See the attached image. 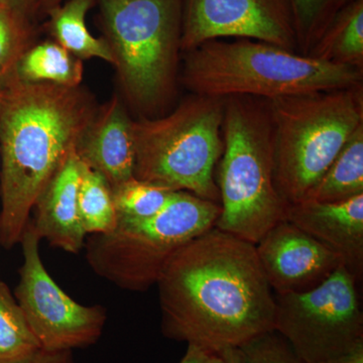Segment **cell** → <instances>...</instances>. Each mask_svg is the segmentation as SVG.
I'll return each instance as SVG.
<instances>
[{
	"label": "cell",
	"mask_w": 363,
	"mask_h": 363,
	"mask_svg": "<svg viewBox=\"0 0 363 363\" xmlns=\"http://www.w3.org/2000/svg\"><path fill=\"white\" fill-rule=\"evenodd\" d=\"M157 286L172 340L219 353L274 330V293L255 245L216 227L182 247Z\"/></svg>",
	"instance_id": "6da1fadb"
},
{
	"label": "cell",
	"mask_w": 363,
	"mask_h": 363,
	"mask_svg": "<svg viewBox=\"0 0 363 363\" xmlns=\"http://www.w3.org/2000/svg\"><path fill=\"white\" fill-rule=\"evenodd\" d=\"M80 87L0 80V245L20 243L43 189L96 114Z\"/></svg>",
	"instance_id": "7a4b0ae2"
},
{
	"label": "cell",
	"mask_w": 363,
	"mask_h": 363,
	"mask_svg": "<svg viewBox=\"0 0 363 363\" xmlns=\"http://www.w3.org/2000/svg\"><path fill=\"white\" fill-rule=\"evenodd\" d=\"M362 71L259 40H213L187 52L183 80L193 94L267 100L353 87L362 84Z\"/></svg>",
	"instance_id": "3957f363"
},
{
	"label": "cell",
	"mask_w": 363,
	"mask_h": 363,
	"mask_svg": "<svg viewBox=\"0 0 363 363\" xmlns=\"http://www.w3.org/2000/svg\"><path fill=\"white\" fill-rule=\"evenodd\" d=\"M222 133L216 182L221 211L214 227L257 245L286 220L289 206L274 184V133L266 100L225 98Z\"/></svg>",
	"instance_id": "277c9868"
},
{
	"label": "cell",
	"mask_w": 363,
	"mask_h": 363,
	"mask_svg": "<svg viewBox=\"0 0 363 363\" xmlns=\"http://www.w3.org/2000/svg\"><path fill=\"white\" fill-rule=\"evenodd\" d=\"M274 184L286 205L304 201L363 124V85L266 100Z\"/></svg>",
	"instance_id": "5b68a950"
},
{
	"label": "cell",
	"mask_w": 363,
	"mask_h": 363,
	"mask_svg": "<svg viewBox=\"0 0 363 363\" xmlns=\"http://www.w3.org/2000/svg\"><path fill=\"white\" fill-rule=\"evenodd\" d=\"M223 117L224 99L193 94L168 116L133 121V177L219 204Z\"/></svg>",
	"instance_id": "8992f818"
},
{
	"label": "cell",
	"mask_w": 363,
	"mask_h": 363,
	"mask_svg": "<svg viewBox=\"0 0 363 363\" xmlns=\"http://www.w3.org/2000/svg\"><path fill=\"white\" fill-rule=\"evenodd\" d=\"M221 208L177 191L159 213L145 219L118 218L109 233L86 240V260L100 278L130 292L157 285L172 257L191 240L213 228Z\"/></svg>",
	"instance_id": "52a82bcc"
},
{
	"label": "cell",
	"mask_w": 363,
	"mask_h": 363,
	"mask_svg": "<svg viewBox=\"0 0 363 363\" xmlns=\"http://www.w3.org/2000/svg\"><path fill=\"white\" fill-rule=\"evenodd\" d=\"M97 1L124 92L138 108H157L175 82L183 0Z\"/></svg>",
	"instance_id": "ba28073f"
},
{
	"label": "cell",
	"mask_w": 363,
	"mask_h": 363,
	"mask_svg": "<svg viewBox=\"0 0 363 363\" xmlns=\"http://www.w3.org/2000/svg\"><path fill=\"white\" fill-rule=\"evenodd\" d=\"M358 281L340 266L305 293L276 295L274 331L304 363H321L363 341Z\"/></svg>",
	"instance_id": "9c48e42d"
},
{
	"label": "cell",
	"mask_w": 363,
	"mask_h": 363,
	"mask_svg": "<svg viewBox=\"0 0 363 363\" xmlns=\"http://www.w3.org/2000/svg\"><path fill=\"white\" fill-rule=\"evenodd\" d=\"M40 240L30 219L20 241L23 260L13 295L33 333L47 350L72 351L96 343L106 310L80 304L60 288L40 257Z\"/></svg>",
	"instance_id": "30bf717a"
},
{
	"label": "cell",
	"mask_w": 363,
	"mask_h": 363,
	"mask_svg": "<svg viewBox=\"0 0 363 363\" xmlns=\"http://www.w3.org/2000/svg\"><path fill=\"white\" fill-rule=\"evenodd\" d=\"M227 38L298 51L288 0H183L181 51Z\"/></svg>",
	"instance_id": "8fae6325"
},
{
	"label": "cell",
	"mask_w": 363,
	"mask_h": 363,
	"mask_svg": "<svg viewBox=\"0 0 363 363\" xmlns=\"http://www.w3.org/2000/svg\"><path fill=\"white\" fill-rule=\"evenodd\" d=\"M255 245L276 295L308 292L343 266L336 253L286 220L272 227Z\"/></svg>",
	"instance_id": "7c38bea8"
},
{
	"label": "cell",
	"mask_w": 363,
	"mask_h": 363,
	"mask_svg": "<svg viewBox=\"0 0 363 363\" xmlns=\"http://www.w3.org/2000/svg\"><path fill=\"white\" fill-rule=\"evenodd\" d=\"M286 220L336 253L360 283L363 277V194L340 202L289 205Z\"/></svg>",
	"instance_id": "4fadbf2b"
},
{
	"label": "cell",
	"mask_w": 363,
	"mask_h": 363,
	"mask_svg": "<svg viewBox=\"0 0 363 363\" xmlns=\"http://www.w3.org/2000/svg\"><path fill=\"white\" fill-rule=\"evenodd\" d=\"M81 173L82 162L73 150L43 189L33 208L35 218L30 219L40 240L72 255L84 248L87 238L79 215Z\"/></svg>",
	"instance_id": "5bb4252c"
},
{
	"label": "cell",
	"mask_w": 363,
	"mask_h": 363,
	"mask_svg": "<svg viewBox=\"0 0 363 363\" xmlns=\"http://www.w3.org/2000/svg\"><path fill=\"white\" fill-rule=\"evenodd\" d=\"M76 152L112 188L133 178L135 162L133 121L117 97L96 112L79 140Z\"/></svg>",
	"instance_id": "9a60e30c"
},
{
	"label": "cell",
	"mask_w": 363,
	"mask_h": 363,
	"mask_svg": "<svg viewBox=\"0 0 363 363\" xmlns=\"http://www.w3.org/2000/svg\"><path fill=\"white\" fill-rule=\"evenodd\" d=\"M96 0H66L47 11L48 30L54 42L80 60L97 58L114 64L104 38H95L86 25V16Z\"/></svg>",
	"instance_id": "2e32d148"
},
{
	"label": "cell",
	"mask_w": 363,
	"mask_h": 363,
	"mask_svg": "<svg viewBox=\"0 0 363 363\" xmlns=\"http://www.w3.org/2000/svg\"><path fill=\"white\" fill-rule=\"evenodd\" d=\"M83 71L82 60L52 40L30 45L9 75L26 83L75 88L82 82Z\"/></svg>",
	"instance_id": "e0dca14e"
},
{
	"label": "cell",
	"mask_w": 363,
	"mask_h": 363,
	"mask_svg": "<svg viewBox=\"0 0 363 363\" xmlns=\"http://www.w3.org/2000/svg\"><path fill=\"white\" fill-rule=\"evenodd\" d=\"M307 56L363 70V0L341 9Z\"/></svg>",
	"instance_id": "ac0fdd59"
},
{
	"label": "cell",
	"mask_w": 363,
	"mask_h": 363,
	"mask_svg": "<svg viewBox=\"0 0 363 363\" xmlns=\"http://www.w3.org/2000/svg\"><path fill=\"white\" fill-rule=\"evenodd\" d=\"M363 194V124L350 136L338 156L305 200L340 202Z\"/></svg>",
	"instance_id": "d6986e66"
},
{
	"label": "cell",
	"mask_w": 363,
	"mask_h": 363,
	"mask_svg": "<svg viewBox=\"0 0 363 363\" xmlns=\"http://www.w3.org/2000/svg\"><path fill=\"white\" fill-rule=\"evenodd\" d=\"M78 207L81 224L87 235L109 233L116 226L118 216L111 184L83 162Z\"/></svg>",
	"instance_id": "ffe728a7"
},
{
	"label": "cell",
	"mask_w": 363,
	"mask_h": 363,
	"mask_svg": "<svg viewBox=\"0 0 363 363\" xmlns=\"http://www.w3.org/2000/svg\"><path fill=\"white\" fill-rule=\"evenodd\" d=\"M40 348L18 301L0 281V363L23 359Z\"/></svg>",
	"instance_id": "44dd1931"
},
{
	"label": "cell",
	"mask_w": 363,
	"mask_h": 363,
	"mask_svg": "<svg viewBox=\"0 0 363 363\" xmlns=\"http://www.w3.org/2000/svg\"><path fill=\"white\" fill-rule=\"evenodd\" d=\"M354 0H288L298 51L307 56L336 14Z\"/></svg>",
	"instance_id": "7402d4cb"
},
{
	"label": "cell",
	"mask_w": 363,
	"mask_h": 363,
	"mask_svg": "<svg viewBox=\"0 0 363 363\" xmlns=\"http://www.w3.org/2000/svg\"><path fill=\"white\" fill-rule=\"evenodd\" d=\"M177 191L135 177L112 188L118 218L145 219L161 212Z\"/></svg>",
	"instance_id": "603a6c76"
},
{
	"label": "cell",
	"mask_w": 363,
	"mask_h": 363,
	"mask_svg": "<svg viewBox=\"0 0 363 363\" xmlns=\"http://www.w3.org/2000/svg\"><path fill=\"white\" fill-rule=\"evenodd\" d=\"M30 20L13 9L0 6V80L13 71L30 45Z\"/></svg>",
	"instance_id": "cb8c5ba5"
},
{
	"label": "cell",
	"mask_w": 363,
	"mask_h": 363,
	"mask_svg": "<svg viewBox=\"0 0 363 363\" xmlns=\"http://www.w3.org/2000/svg\"><path fill=\"white\" fill-rule=\"evenodd\" d=\"M245 363H304L277 331H269L240 346Z\"/></svg>",
	"instance_id": "d4e9b609"
},
{
	"label": "cell",
	"mask_w": 363,
	"mask_h": 363,
	"mask_svg": "<svg viewBox=\"0 0 363 363\" xmlns=\"http://www.w3.org/2000/svg\"><path fill=\"white\" fill-rule=\"evenodd\" d=\"M7 363H75L70 350H47L40 348L30 357Z\"/></svg>",
	"instance_id": "484cf974"
},
{
	"label": "cell",
	"mask_w": 363,
	"mask_h": 363,
	"mask_svg": "<svg viewBox=\"0 0 363 363\" xmlns=\"http://www.w3.org/2000/svg\"><path fill=\"white\" fill-rule=\"evenodd\" d=\"M38 0H0V6L13 9L30 18L35 14Z\"/></svg>",
	"instance_id": "4316f807"
},
{
	"label": "cell",
	"mask_w": 363,
	"mask_h": 363,
	"mask_svg": "<svg viewBox=\"0 0 363 363\" xmlns=\"http://www.w3.org/2000/svg\"><path fill=\"white\" fill-rule=\"evenodd\" d=\"M321 363H363V341L347 352Z\"/></svg>",
	"instance_id": "83f0119b"
},
{
	"label": "cell",
	"mask_w": 363,
	"mask_h": 363,
	"mask_svg": "<svg viewBox=\"0 0 363 363\" xmlns=\"http://www.w3.org/2000/svg\"><path fill=\"white\" fill-rule=\"evenodd\" d=\"M210 353L195 345H188L185 354L178 363H204Z\"/></svg>",
	"instance_id": "f1b7e54d"
},
{
	"label": "cell",
	"mask_w": 363,
	"mask_h": 363,
	"mask_svg": "<svg viewBox=\"0 0 363 363\" xmlns=\"http://www.w3.org/2000/svg\"><path fill=\"white\" fill-rule=\"evenodd\" d=\"M225 363H245L240 348H226L218 353Z\"/></svg>",
	"instance_id": "f546056e"
},
{
	"label": "cell",
	"mask_w": 363,
	"mask_h": 363,
	"mask_svg": "<svg viewBox=\"0 0 363 363\" xmlns=\"http://www.w3.org/2000/svg\"><path fill=\"white\" fill-rule=\"evenodd\" d=\"M66 0H38L37 7H35V14L37 13H47L48 11L52 9V7L60 6L63 4Z\"/></svg>",
	"instance_id": "4dcf8cb0"
},
{
	"label": "cell",
	"mask_w": 363,
	"mask_h": 363,
	"mask_svg": "<svg viewBox=\"0 0 363 363\" xmlns=\"http://www.w3.org/2000/svg\"><path fill=\"white\" fill-rule=\"evenodd\" d=\"M204 363H225L218 353H210Z\"/></svg>",
	"instance_id": "1f68e13d"
}]
</instances>
